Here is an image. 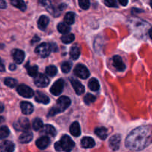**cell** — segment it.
I'll return each mask as SVG.
<instances>
[{
    "label": "cell",
    "mask_w": 152,
    "mask_h": 152,
    "mask_svg": "<svg viewBox=\"0 0 152 152\" xmlns=\"http://www.w3.org/2000/svg\"><path fill=\"white\" fill-rule=\"evenodd\" d=\"M151 142V128L142 126L134 129L126 140V146L132 151H140Z\"/></svg>",
    "instance_id": "6da1fadb"
},
{
    "label": "cell",
    "mask_w": 152,
    "mask_h": 152,
    "mask_svg": "<svg viewBox=\"0 0 152 152\" xmlns=\"http://www.w3.org/2000/svg\"><path fill=\"white\" fill-rule=\"evenodd\" d=\"M71 99L69 97L66 96H62L59 98V99L56 102L55 106H53L49 111L48 115L50 117H53L56 114H59L61 112H63L65 110H66L71 105Z\"/></svg>",
    "instance_id": "7a4b0ae2"
},
{
    "label": "cell",
    "mask_w": 152,
    "mask_h": 152,
    "mask_svg": "<svg viewBox=\"0 0 152 152\" xmlns=\"http://www.w3.org/2000/svg\"><path fill=\"white\" fill-rule=\"evenodd\" d=\"M75 146V143L68 135H64L59 142L54 145L55 149L57 151H71Z\"/></svg>",
    "instance_id": "3957f363"
},
{
    "label": "cell",
    "mask_w": 152,
    "mask_h": 152,
    "mask_svg": "<svg viewBox=\"0 0 152 152\" xmlns=\"http://www.w3.org/2000/svg\"><path fill=\"white\" fill-rule=\"evenodd\" d=\"M35 52L37 55L41 57H47L51 52V46L48 43L43 42L36 48Z\"/></svg>",
    "instance_id": "277c9868"
},
{
    "label": "cell",
    "mask_w": 152,
    "mask_h": 152,
    "mask_svg": "<svg viewBox=\"0 0 152 152\" xmlns=\"http://www.w3.org/2000/svg\"><path fill=\"white\" fill-rule=\"evenodd\" d=\"M13 127L16 131L19 132H25L30 129L29 120L26 117H21L13 124Z\"/></svg>",
    "instance_id": "5b68a950"
},
{
    "label": "cell",
    "mask_w": 152,
    "mask_h": 152,
    "mask_svg": "<svg viewBox=\"0 0 152 152\" xmlns=\"http://www.w3.org/2000/svg\"><path fill=\"white\" fill-rule=\"evenodd\" d=\"M74 74L77 77L83 79V80L87 79L90 75V72H89L88 69L84 65H82V64H78L75 67Z\"/></svg>",
    "instance_id": "8992f818"
},
{
    "label": "cell",
    "mask_w": 152,
    "mask_h": 152,
    "mask_svg": "<svg viewBox=\"0 0 152 152\" xmlns=\"http://www.w3.org/2000/svg\"><path fill=\"white\" fill-rule=\"evenodd\" d=\"M16 91L19 93V94L20 96H23L25 98H31L34 96V92L29 86H26V85H20L17 87Z\"/></svg>",
    "instance_id": "52a82bcc"
},
{
    "label": "cell",
    "mask_w": 152,
    "mask_h": 152,
    "mask_svg": "<svg viewBox=\"0 0 152 152\" xmlns=\"http://www.w3.org/2000/svg\"><path fill=\"white\" fill-rule=\"evenodd\" d=\"M50 80L43 74H37L34 77V83L37 87L45 88L49 85Z\"/></svg>",
    "instance_id": "ba28073f"
},
{
    "label": "cell",
    "mask_w": 152,
    "mask_h": 152,
    "mask_svg": "<svg viewBox=\"0 0 152 152\" xmlns=\"http://www.w3.org/2000/svg\"><path fill=\"white\" fill-rule=\"evenodd\" d=\"M64 80L62 79H59L57 81L55 82L53 86L50 88V92L54 96H58L62 93L64 88Z\"/></svg>",
    "instance_id": "9c48e42d"
},
{
    "label": "cell",
    "mask_w": 152,
    "mask_h": 152,
    "mask_svg": "<svg viewBox=\"0 0 152 152\" xmlns=\"http://www.w3.org/2000/svg\"><path fill=\"white\" fill-rule=\"evenodd\" d=\"M120 142H121V137H120V135H114L109 140V142H108L109 143V147L113 151H117L120 148Z\"/></svg>",
    "instance_id": "30bf717a"
},
{
    "label": "cell",
    "mask_w": 152,
    "mask_h": 152,
    "mask_svg": "<svg viewBox=\"0 0 152 152\" xmlns=\"http://www.w3.org/2000/svg\"><path fill=\"white\" fill-rule=\"evenodd\" d=\"M12 55H13V60L16 64H21L22 62H23L24 59H25V53L19 49L13 50L12 52Z\"/></svg>",
    "instance_id": "8fae6325"
},
{
    "label": "cell",
    "mask_w": 152,
    "mask_h": 152,
    "mask_svg": "<svg viewBox=\"0 0 152 152\" xmlns=\"http://www.w3.org/2000/svg\"><path fill=\"white\" fill-rule=\"evenodd\" d=\"M41 133L43 134H45V136H50L52 137H54L56 135V131L55 128L51 125H45L43 126L42 128Z\"/></svg>",
    "instance_id": "7c38bea8"
},
{
    "label": "cell",
    "mask_w": 152,
    "mask_h": 152,
    "mask_svg": "<svg viewBox=\"0 0 152 152\" xmlns=\"http://www.w3.org/2000/svg\"><path fill=\"white\" fill-rule=\"evenodd\" d=\"M113 65L119 71H123L126 69V65L120 56H114L113 58Z\"/></svg>",
    "instance_id": "4fadbf2b"
},
{
    "label": "cell",
    "mask_w": 152,
    "mask_h": 152,
    "mask_svg": "<svg viewBox=\"0 0 152 152\" xmlns=\"http://www.w3.org/2000/svg\"><path fill=\"white\" fill-rule=\"evenodd\" d=\"M20 108L22 112L25 115H29V114H32L34 111V106L32 104L29 102H26V101H23L21 102Z\"/></svg>",
    "instance_id": "5bb4252c"
},
{
    "label": "cell",
    "mask_w": 152,
    "mask_h": 152,
    "mask_svg": "<svg viewBox=\"0 0 152 152\" xmlns=\"http://www.w3.org/2000/svg\"><path fill=\"white\" fill-rule=\"evenodd\" d=\"M50 144V139L47 136H43L39 138L36 142L37 148L41 150H44L47 148Z\"/></svg>",
    "instance_id": "9a60e30c"
},
{
    "label": "cell",
    "mask_w": 152,
    "mask_h": 152,
    "mask_svg": "<svg viewBox=\"0 0 152 152\" xmlns=\"http://www.w3.org/2000/svg\"><path fill=\"white\" fill-rule=\"evenodd\" d=\"M34 96L35 98V100L37 102L43 104H48L50 102V99H49L48 96L43 94L42 92L37 91L36 93H34Z\"/></svg>",
    "instance_id": "2e32d148"
},
{
    "label": "cell",
    "mask_w": 152,
    "mask_h": 152,
    "mask_svg": "<svg viewBox=\"0 0 152 152\" xmlns=\"http://www.w3.org/2000/svg\"><path fill=\"white\" fill-rule=\"evenodd\" d=\"M0 151L2 152H12L14 151V144L9 140H4L0 144Z\"/></svg>",
    "instance_id": "e0dca14e"
},
{
    "label": "cell",
    "mask_w": 152,
    "mask_h": 152,
    "mask_svg": "<svg viewBox=\"0 0 152 152\" xmlns=\"http://www.w3.org/2000/svg\"><path fill=\"white\" fill-rule=\"evenodd\" d=\"M71 85H72L73 88H74V91H76L77 94L81 95L83 94L85 92V87L83 86V84H81V83L78 81L77 80H74V79H71Z\"/></svg>",
    "instance_id": "ac0fdd59"
},
{
    "label": "cell",
    "mask_w": 152,
    "mask_h": 152,
    "mask_svg": "<svg viewBox=\"0 0 152 152\" xmlns=\"http://www.w3.org/2000/svg\"><path fill=\"white\" fill-rule=\"evenodd\" d=\"M81 145L84 148H91L95 146V141L90 137H85L82 139Z\"/></svg>",
    "instance_id": "d6986e66"
},
{
    "label": "cell",
    "mask_w": 152,
    "mask_h": 152,
    "mask_svg": "<svg viewBox=\"0 0 152 152\" xmlns=\"http://www.w3.org/2000/svg\"><path fill=\"white\" fill-rule=\"evenodd\" d=\"M33 138V134L31 132H28V131H25L22 134L20 135L19 138V142L21 143H28L31 141Z\"/></svg>",
    "instance_id": "ffe728a7"
},
{
    "label": "cell",
    "mask_w": 152,
    "mask_h": 152,
    "mask_svg": "<svg viewBox=\"0 0 152 152\" xmlns=\"http://www.w3.org/2000/svg\"><path fill=\"white\" fill-rule=\"evenodd\" d=\"M70 132L74 137H79L81 134V129L78 122H74L70 127Z\"/></svg>",
    "instance_id": "44dd1931"
},
{
    "label": "cell",
    "mask_w": 152,
    "mask_h": 152,
    "mask_svg": "<svg viewBox=\"0 0 152 152\" xmlns=\"http://www.w3.org/2000/svg\"><path fill=\"white\" fill-rule=\"evenodd\" d=\"M49 18L46 16H41L38 20V27L40 30L44 31L49 24Z\"/></svg>",
    "instance_id": "7402d4cb"
},
{
    "label": "cell",
    "mask_w": 152,
    "mask_h": 152,
    "mask_svg": "<svg viewBox=\"0 0 152 152\" xmlns=\"http://www.w3.org/2000/svg\"><path fill=\"white\" fill-rule=\"evenodd\" d=\"M94 132L96 136L100 138L101 140H105L108 137V130L104 127L96 128Z\"/></svg>",
    "instance_id": "603a6c76"
},
{
    "label": "cell",
    "mask_w": 152,
    "mask_h": 152,
    "mask_svg": "<svg viewBox=\"0 0 152 152\" xmlns=\"http://www.w3.org/2000/svg\"><path fill=\"white\" fill-rule=\"evenodd\" d=\"M10 3L12 5L17 7L22 11H25L26 10V4L23 0H10Z\"/></svg>",
    "instance_id": "cb8c5ba5"
},
{
    "label": "cell",
    "mask_w": 152,
    "mask_h": 152,
    "mask_svg": "<svg viewBox=\"0 0 152 152\" xmlns=\"http://www.w3.org/2000/svg\"><path fill=\"white\" fill-rule=\"evenodd\" d=\"M80 55V49L77 45H74L70 50V56L74 60L77 59Z\"/></svg>",
    "instance_id": "d4e9b609"
},
{
    "label": "cell",
    "mask_w": 152,
    "mask_h": 152,
    "mask_svg": "<svg viewBox=\"0 0 152 152\" xmlns=\"http://www.w3.org/2000/svg\"><path fill=\"white\" fill-rule=\"evenodd\" d=\"M25 67L27 68V72L29 74L30 77H34L38 74V67H37V65H30L28 63Z\"/></svg>",
    "instance_id": "484cf974"
},
{
    "label": "cell",
    "mask_w": 152,
    "mask_h": 152,
    "mask_svg": "<svg viewBox=\"0 0 152 152\" xmlns=\"http://www.w3.org/2000/svg\"><path fill=\"white\" fill-rule=\"evenodd\" d=\"M88 87L93 91H97L99 89V83L96 79L92 78L88 82Z\"/></svg>",
    "instance_id": "4316f807"
},
{
    "label": "cell",
    "mask_w": 152,
    "mask_h": 152,
    "mask_svg": "<svg viewBox=\"0 0 152 152\" xmlns=\"http://www.w3.org/2000/svg\"><path fill=\"white\" fill-rule=\"evenodd\" d=\"M74 20H75V14H74V13H73V12H68L65 14L64 21H65V22L67 25H73L74 23Z\"/></svg>",
    "instance_id": "83f0119b"
},
{
    "label": "cell",
    "mask_w": 152,
    "mask_h": 152,
    "mask_svg": "<svg viewBox=\"0 0 152 152\" xmlns=\"http://www.w3.org/2000/svg\"><path fill=\"white\" fill-rule=\"evenodd\" d=\"M74 35L73 34H65L62 36L61 37V40L63 43L65 44H69V43H71L74 40Z\"/></svg>",
    "instance_id": "f1b7e54d"
},
{
    "label": "cell",
    "mask_w": 152,
    "mask_h": 152,
    "mask_svg": "<svg viewBox=\"0 0 152 152\" xmlns=\"http://www.w3.org/2000/svg\"><path fill=\"white\" fill-rule=\"evenodd\" d=\"M57 29L59 31V32H60L62 34H68L71 31V28L68 26V25H66V24L63 23V22H61V23H59L58 25Z\"/></svg>",
    "instance_id": "f546056e"
},
{
    "label": "cell",
    "mask_w": 152,
    "mask_h": 152,
    "mask_svg": "<svg viewBox=\"0 0 152 152\" xmlns=\"http://www.w3.org/2000/svg\"><path fill=\"white\" fill-rule=\"evenodd\" d=\"M45 72L47 75L50 76V77H54L57 74V68L54 65H49L46 68Z\"/></svg>",
    "instance_id": "4dcf8cb0"
},
{
    "label": "cell",
    "mask_w": 152,
    "mask_h": 152,
    "mask_svg": "<svg viewBox=\"0 0 152 152\" xmlns=\"http://www.w3.org/2000/svg\"><path fill=\"white\" fill-rule=\"evenodd\" d=\"M10 134V131L7 126H1L0 127V140L4 139L7 137Z\"/></svg>",
    "instance_id": "1f68e13d"
},
{
    "label": "cell",
    "mask_w": 152,
    "mask_h": 152,
    "mask_svg": "<svg viewBox=\"0 0 152 152\" xmlns=\"http://www.w3.org/2000/svg\"><path fill=\"white\" fill-rule=\"evenodd\" d=\"M43 123L42 120L39 118H36L33 121V129L35 131H39L42 128Z\"/></svg>",
    "instance_id": "d6a6232c"
},
{
    "label": "cell",
    "mask_w": 152,
    "mask_h": 152,
    "mask_svg": "<svg viewBox=\"0 0 152 152\" xmlns=\"http://www.w3.org/2000/svg\"><path fill=\"white\" fill-rule=\"evenodd\" d=\"M4 83L6 86L10 88H14L16 86V84H17V81L15 79L10 78V77H7V78L4 79Z\"/></svg>",
    "instance_id": "836d02e7"
},
{
    "label": "cell",
    "mask_w": 152,
    "mask_h": 152,
    "mask_svg": "<svg viewBox=\"0 0 152 152\" xmlns=\"http://www.w3.org/2000/svg\"><path fill=\"white\" fill-rule=\"evenodd\" d=\"M95 100H96V96H94L91 94H87L84 97V102L87 105L93 103Z\"/></svg>",
    "instance_id": "e575fe53"
},
{
    "label": "cell",
    "mask_w": 152,
    "mask_h": 152,
    "mask_svg": "<svg viewBox=\"0 0 152 152\" xmlns=\"http://www.w3.org/2000/svg\"><path fill=\"white\" fill-rule=\"evenodd\" d=\"M71 67H72V64L70 62H65L62 64L61 65V69H62V71L63 73H67L69 72L71 69Z\"/></svg>",
    "instance_id": "d590c367"
},
{
    "label": "cell",
    "mask_w": 152,
    "mask_h": 152,
    "mask_svg": "<svg viewBox=\"0 0 152 152\" xmlns=\"http://www.w3.org/2000/svg\"><path fill=\"white\" fill-rule=\"evenodd\" d=\"M39 1L43 6H45L48 9V10L50 13H53V7H52L51 4H50V0H39Z\"/></svg>",
    "instance_id": "8d00e7d4"
},
{
    "label": "cell",
    "mask_w": 152,
    "mask_h": 152,
    "mask_svg": "<svg viewBox=\"0 0 152 152\" xmlns=\"http://www.w3.org/2000/svg\"><path fill=\"white\" fill-rule=\"evenodd\" d=\"M80 7L83 10H88L90 7V0H78Z\"/></svg>",
    "instance_id": "74e56055"
},
{
    "label": "cell",
    "mask_w": 152,
    "mask_h": 152,
    "mask_svg": "<svg viewBox=\"0 0 152 152\" xmlns=\"http://www.w3.org/2000/svg\"><path fill=\"white\" fill-rule=\"evenodd\" d=\"M105 4L110 7H117V4L116 0H105Z\"/></svg>",
    "instance_id": "f35d334b"
},
{
    "label": "cell",
    "mask_w": 152,
    "mask_h": 152,
    "mask_svg": "<svg viewBox=\"0 0 152 152\" xmlns=\"http://www.w3.org/2000/svg\"><path fill=\"white\" fill-rule=\"evenodd\" d=\"M6 7V2L4 0H0V8L4 9Z\"/></svg>",
    "instance_id": "ab89813d"
},
{
    "label": "cell",
    "mask_w": 152,
    "mask_h": 152,
    "mask_svg": "<svg viewBox=\"0 0 152 152\" xmlns=\"http://www.w3.org/2000/svg\"><path fill=\"white\" fill-rule=\"evenodd\" d=\"M118 1L120 3V4L123 6H126L129 3V0H118Z\"/></svg>",
    "instance_id": "60d3db41"
},
{
    "label": "cell",
    "mask_w": 152,
    "mask_h": 152,
    "mask_svg": "<svg viewBox=\"0 0 152 152\" xmlns=\"http://www.w3.org/2000/svg\"><path fill=\"white\" fill-rule=\"evenodd\" d=\"M0 71H4V66L1 59H0Z\"/></svg>",
    "instance_id": "b9f144b4"
},
{
    "label": "cell",
    "mask_w": 152,
    "mask_h": 152,
    "mask_svg": "<svg viewBox=\"0 0 152 152\" xmlns=\"http://www.w3.org/2000/svg\"><path fill=\"white\" fill-rule=\"evenodd\" d=\"M40 40V39L38 37H37V36H35V37H34V38H33V40H32V42H31L32 43H35V42H39Z\"/></svg>",
    "instance_id": "7bdbcfd3"
},
{
    "label": "cell",
    "mask_w": 152,
    "mask_h": 152,
    "mask_svg": "<svg viewBox=\"0 0 152 152\" xmlns=\"http://www.w3.org/2000/svg\"><path fill=\"white\" fill-rule=\"evenodd\" d=\"M9 69L11 70V71H14V70L16 69V65H14V64H11V65H10V66H9Z\"/></svg>",
    "instance_id": "ee69618b"
},
{
    "label": "cell",
    "mask_w": 152,
    "mask_h": 152,
    "mask_svg": "<svg viewBox=\"0 0 152 152\" xmlns=\"http://www.w3.org/2000/svg\"><path fill=\"white\" fill-rule=\"evenodd\" d=\"M3 111H4V105H3V104L0 103V113L2 112Z\"/></svg>",
    "instance_id": "f6af8a7d"
},
{
    "label": "cell",
    "mask_w": 152,
    "mask_h": 152,
    "mask_svg": "<svg viewBox=\"0 0 152 152\" xmlns=\"http://www.w3.org/2000/svg\"><path fill=\"white\" fill-rule=\"evenodd\" d=\"M4 118H3V117H0V123H2V122L3 121H4Z\"/></svg>",
    "instance_id": "bcb514c9"
}]
</instances>
